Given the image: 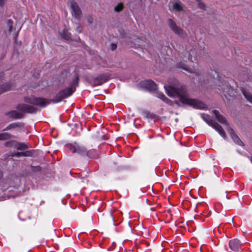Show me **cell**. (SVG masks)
<instances>
[{
    "mask_svg": "<svg viewBox=\"0 0 252 252\" xmlns=\"http://www.w3.org/2000/svg\"><path fill=\"white\" fill-rule=\"evenodd\" d=\"M200 116L205 123H206L211 128L215 129L222 138L225 139L227 138V134L223 127L218 122H217L211 116L205 113H201Z\"/></svg>",
    "mask_w": 252,
    "mask_h": 252,
    "instance_id": "6da1fadb",
    "label": "cell"
},
{
    "mask_svg": "<svg viewBox=\"0 0 252 252\" xmlns=\"http://www.w3.org/2000/svg\"><path fill=\"white\" fill-rule=\"evenodd\" d=\"M181 102L184 105H187L191 106L194 108L200 109V110H204L207 108L208 106L204 102L202 101L194 99H191L188 97L187 96H185L183 98L179 99Z\"/></svg>",
    "mask_w": 252,
    "mask_h": 252,
    "instance_id": "7a4b0ae2",
    "label": "cell"
},
{
    "mask_svg": "<svg viewBox=\"0 0 252 252\" xmlns=\"http://www.w3.org/2000/svg\"><path fill=\"white\" fill-rule=\"evenodd\" d=\"M77 84L78 83L75 82V83L73 84L72 86H70V87H68L67 88L62 90L61 91H60L53 99L52 101L53 103L60 102L62 100L72 95L76 91V87Z\"/></svg>",
    "mask_w": 252,
    "mask_h": 252,
    "instance_id": "3957f363",
    "label": "cell"
},
{
    "mask_svg": "<svg viewBox=\"0 0 252 252\" xmlns=\"http://www.w3.org/2000/svg\"><path fill=\"white\" fill-rule=\"evenodd\" d=\"M137 87L139 89L150 93H156L159 88L157 83L151 79H146L139 82Z\"/></svg>",
    "mask_w": 252,
    "mask_h": 252,
    "instance_id": "277c9868",
    "label": "cell"
},
{
    "mask_svg": "<svg viewBox=\"0 0 252 252\" xmlns=\"http://www.w3.org/2000/svg\"><path fill=\"white\" fill-rule=\"evenodd\" d=\"M164 88L168 96L172 98H177L180 99L182 97L187 96L186 93L183 90L172 86L166 85Z\"/></svg>",
    "mask_w": 252,
    "mask_h": 252,
    "instance_id": "5b68a950",
    "label": "cell"
},
{
    "mask_svg": "<svg viewBox=\"0 0 252 252\" xmlns=\"http://www.w3.org/2000/svg\"><path fill=\"white\" fill-rule=\"evenodd\" d=\"M24 101L27 103L34 105L36 106L44 108L48 105L51 101L44 98H36L33 96H25L24 98Z\"/></svg>",
    "mask_w": 252,
    "mask_h": 252,
    "instance_id": "8992f818",
    "label": "cell"
},
{
    "mask_svg": "<svg viewBox=\"0 0 252 252\" xmlns=\"http://www.w3.org/2000/svg\"><path fill=\"white\" fill-rule=\"evenodd\" d=\"M16 109L24 113L34 114L38 111L37 108L32 105L27 104H19L16 106Z\"/></svg>",
    "mask_w": 252,
    "mask_h": 252,
    "instance_id": "52a82bcc",
    "label": "cell"
},
{
    "mask_svg": "<svg viewBox=\"0 0 252 252\" xmlns=\"http://www.w3.org/2000/svg\"><path fill=\"white\" fill-rule=\"evenodd\" d=\"M4 146L7 147L14 148L17 150L24 151L28 148L27 145L25 143L18 142L16 141H9L6 142Z\"/></svg>",
    "mask_w": 252,
    "mask_h": 252,
    "instance_id": "ba28073f",
    "label": "cell"
},
{
    "mask_svg": "<svg viewBox=\"0 0 252 252\" xmlns=\"http://www.w3.org/2000/svg\"><path fill=\"white\" fill-rule=\"evenodd\" d=\"M227 129V132H229V135H230V138H232V140L234 143L236 144L239 145V146H245V144H244V142L241 141V139L238 136L236 132L234 131V129L232 128L231 127H230L229 126H228Z\"/></svg>",
    "mask_w": 252,
    "mask_h": 252,
    "instance_id": "9c48e42d",
    "label": "cell"
},
{
    "mask_svg": "<svg viewBox=\"0 0 252 252\" xmlns=\"http://www.w3.org/2000/svg\"><path fill=\"white\" fill-rule=\"evenodd\" d=\"M111 75L109 73H105L99 75L94 79L93 81V85L95 86L101 85L106 82H108L110 78Z\"/></svg>",
    "mask_w": 252,
    "mask_h": 252,
    "instance_id": "30bf717a",
    "label": "cell"
},
{
    "mask_svg": "<svg viewBox=\"0 0 252 252\" xmlns=\"http://www.w3.org/2000/svg\"><path fill=\"white\" fill-rule=\"evenodd\" d=\"M70 7H71L72 10L73 11L75 18L78 19H80L82 16V10L80 9V7L75 1H70Z\"/></svg>",
    "mask_w": 252,
    "mask_h": 252,
    "instance_id": "8fae6325",
    "label": "cell"
},
{
    "mask_svg": "<svg viewBox=\"0 0 252 252\" xmlns=\"http://www.w3.org/2000/svg\"><path fill=\"white\" fill-rule=\"evenodd\" d=\"M168 25L170 28L171 30L176 34L179 36L183 35L184 31L180 27L177 25L173 20L170 19L168 20Z\"/></svg>",
    "mask_w": 252,
    "mask_h": 252,
    "instance_id": "7c38bea8",
    "label": "cell"
},
{
    "mask_svg": "<svg viewBox=\"0 0 252 252\" xmlns=\"http://www.w3.org/2000/svg\"><path fill=\"white\" fill-rule=\"evenodd\" d=\"M212 112H213V113L215 115V117L218 120V121L220 123L227 126H229V123H228L226 117L225 116H224L218 110H216V109L213 110L212 111Z\"/></svg>",
    "mask_w": 252,
    "mask_h": 252,
    "instance_id": "4fadbf2b",
    "label": "cell"
},
{
    "mask_svg": "<svg viewBox=\"0 0 252 252\" xmlns=\"http://www.w3.org/2000/svg\"><path fill=\"white\" fill-rule=\"evenodd\" d=\"M6 115L7 116L13 119H21L25 116V114L22 113V112L16 110H13L8 112L6 113Z\"/></svg>",
    "mask_w": 252,
    "mask_h": 252,
    "instance_id": "5bb4252c",
    "label": "cell"
},
{
    "mask_svg": "<svg viewBox=\"0 0 252 252\" xmlns=\"http://www.w3.org/2000/svg\"><path fill=\"white\" fill-rule=\"evenodd\" d=\"M155 95L157 97L164 101V102H165V103H168V105H174L173 102L171 101L170 99H169L168 98L166 97V96L162 93L160 92H157Z\"/></svg>",
    "mask_w": 252,
    "mask_h": 252,
    "instance_id": "9a60e30c",
    "label": "cell"
},
{
    "mask_svg": "<svg viewBox=\"0 0 252 252\" xmlns=\"http://www.w3.org/2000/svg\"><path fill=\"white\" fill-rule=\"evenodd\" d=\"M33 152L32 151H27L13 153L11 155H10V156L15 157H31L33 155Z\"/></svg>",
    "mask_w": 252,
    "mask_h": 252,
    "instance_id": "2e32d148",
    "label": "cell"
},
{
    "mask_svg": "<svg viewBox=\"0 0 252 252\" xmlns=\"http://www.w3.org/2000/svg\"><path fill=\"white\" fill-rule=\"evenodd\" d=\"M241 91L246 99L252 104V94L245 88H241Z\"/></svg>",
    "mask_w": 252,
    "mask_h": 252,
    "instance_id": "e0dca14e",
    "label": "cell"
},
{
    "mask_svg": "<svg viewBox=\"0 0 252 252\" xmlns=\"http://www.w3.org/2000/svg\"><path fill=\"white\" fill-rule=\"evenodd\" d=\"M59 34L61 37L64 40L69 41H73V39H72V37H70V36H69L68 30L66 29H64L63 31L61 33H60Z\"/></svg>",
    "mask_w": 252,
    "mask_h": 252,
    "instance_id": "ac0fdd59",
    "label": "cell"
},
{
    "mask_svg": "<svg viewBox=\"0 0 252 252\" xmlns=\"http://www.w3.org/2000/svg\"><path fill=\"white\" fill-rule=\"evenodd\" d=\"M24 124L22 123H14L10 124V125L7 126L6 128L3 129V131H7V130H10V129H13L16 128H20V127H22L24 126Z\"/></svg>",
    "mask_w": 252,
    "mask_h": 252,
    "instance_id": "d6986e66",
    "label": "cell"
},
{
    "mask_svg": "<svg viewBox=\"0 0 252 252\" xmlns=\"http://www.w3.org/2000/svg\"><path fill=\"white\" fill-rule=\"evenodd\" d=\"M11 88V84L9 83H4V84H1L0 88V93L1 94H3L4 93L6 92L7 91H9Z\"/></svg>",
    "mask_w": 252,
    "mask_h": 252,
    "instance_id": "ffe728a7",
    "label": "cell"
},
{
    "mask_svg": "<svg viewBox=\"0 0 252 252\" xmlns=\"http://www.w3.org/2000/svg\"><path fill=\"white\" fill-rule=\"evenodd\" d=\"M11 137H12V135L10 134L7 133V132L1 133V135H0V139H1V141H4V140H6V139H10Z\"/></svg>",
    "mask_w": 252,
    "mask_h": 252,
    "instance_id": "44dd1931",
    "label": "cell"
},
{
    "mask_svg": "<svg viewBox=\"0 0 252 252\" xmlns=\"http://www.w3.org/2000/svg\"><path fill=\"white\" fill-rule=\"evenodd\" d=\"M173 8L174 10H176V11L181 12L183 10V7H182V5L179 3L176 2V3L174 4Z\"/></svg>",
    "mask_w": 252,
    "mask_h": 252,
    "instance_id": "7402d4cb",
    "label": "cell"
},
{
    "mask_svg": "<svg viewBox=\"0 0 252 252\" xmlns=\"http://www.w3.org/2000/svg\"><path fill=\"white\" fill-rule=\"evenodd\" d=\"M124 8V4L123 3H119L115 7V11L117 13H120L122 11Z\"/></svg>",
    "mask_w": 252,
    "mask_h": 252,
    "instance_id": "603a6c76",
    "label": "cell"
},
{
    "mask_svg": "<svg viewBox=\"0 0 252 252\" xmlns=\"http://www.w3.org/2000/svg\"><path fill=\"white\" fill-rule=\"evenodd\" d=\"M197 1L198 3V6L201 10H206V6L205 5L204 2L202 1V0H195Z\"/></svg>",
    "mask_w": 252,
    "mask_h": 252,
    "instance_id": "cb8c5ba5",
    "label": "cell"
},
{
    "mask_svg": "<svg viewBox=\"0 0 252 252\" xmlns=\"http://www.w3.org/2000/svg\"><path fill=\"white\" fill-rule=\"evenodd\" d=\"M7 24H8V27H9V32L11 33L13 31V21L11 19L8 20L7 21Z\"/></svg>",
    "mask_w": 252,
    "mask_h": 252,
    "instance_id": "d4e9b609",
    "label": "cell"
},
{
    "mask_svg": "<svg viewBox=\"0 0 252 252\" xmlns=\"http://www.w3.org/2000/svg\"><path fill=\"white\" fill-rule=\"evenodd\" d=\"M178 68H181V69H182L184 70H186L187 72L191 73H192V71H191V69H189V68H188L187 67H185V65H178Z\"/></svg>",
    "mask_w": 252,
    "mask_h": 252,
    "instance_id": "484cf974",
    "label": "cell"
},
{
    "mask_svg": "<svg viewBox=\"0 0 252 252\" xmlns=\"http://www.w3.org/2000/svg\"><path fill=\"white\" fill-rule=\"evenodd\" d=\"M117 47V45L115 43H113V44H111V48L112 50H115L116 49V48Z\"/></svg>",
    "mask_w": 252,
    "mask_h": 252,
    "instance_id": "4316f807",
    "label": "cell"
},
{
    "mask_svg": "<svg viewBox=\"0 0 252 252\" xmlns=\"http://www.w3.org/2000/svg\"><path fill=\"white\" fill-rule=\"evenodd\" d=\"M88 22L89 23H92L93 22V17L92 16L89 15V16L88 17Z\"/></svg>",
    "mask_w": 252,
    "mask_h": 252,
    "instance_id": "83f0119b",
    "label": "cell"
},
{
    "mask_svg": "<svg viewBox=\"0 0 252 252\" xmlns=\"http://www.w3.org/2000/svg\"><path fill=\"white\" fill-rule=\"evenodd\" d=\"M6 0H0V4L1 7L4 6L6 3Z\"/></svg>",
    "mask_w": 252,
    "mask_h": 252,
    "instance_id": "f1b7e54d",
    "label": "cell"
},
{
    "mask_svg": "<svg viewBox=\"0 0 252 252\" xmlns=\"http://www.w3.org/2000/svg\"><path fill=\"white\" fill-rule=\"evenodd\" d=\"M251 162H252V157H251Z\"/></svg>",
    "mask_w": 252,
    "mask_h": 252,
    "instance_id": "f546056e",
    "label": "cell"
}]
</instances>
